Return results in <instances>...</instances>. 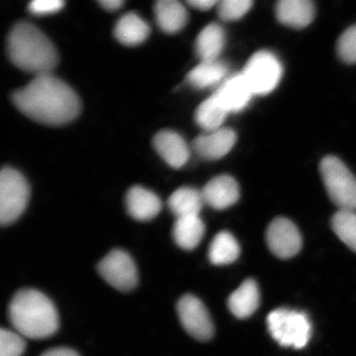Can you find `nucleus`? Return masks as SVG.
I'll use <instances>...</instances> for the list:
<instances>
[{
  "instance_id": "f257e3e1",
  "label": "nucleus",
  "mask_w": 356,
  "mask_h": 356,
  "mask_svg": "<svg viewBox=\"0 0 356 356\" xmlns=\"http://www.w3.org/2000/svg\"><path fill=\"white\" fill-rule=\"evenodd\" d=\"M13 102L25 116L44 125H64L81 113V100L74 89L51 74L35 76L13 93Z\"/></svg>"
},
{
  "instance_id": "f03ea898",
  "label": "nucleus",
  "mask_w": 356,
  "mask_h": 356,
  "mask_svg": "<svg viewBox=\"0 0 356 356\" xmlns=\"http://www.w3.org/2000/svg\"><path fill=\"white\" fill-rule=\"evenodd\" d=\"M7 51L14 65L35 76L51 74L57 67V49L36 26L20 22L7 39Z\"/></svg>"
},
{
  "instance_id": "7ed1b4c3",
  "label": "nucleus",
  "mask_w": 356,
  "mask_h": 356,
  "mask_svg": "<svg viewBox=\"0 0 356 356\" xmlns=\"http://www.w3.org/2000/svg\"><path fill=\"white\" fill-rule=\"evenodd\" d=\"M8 316L15 332L27 339L53 336L60 325L53 302L43 293L30 288L15 293L9 304Z\"/></svg>"
},
{
  "instance_id": "20e7f679",
  "label": "nucleus",
  "mask_w": 356,
  "mask_h": 356,
  "mask_svg": "<svg viewBox=\"0 0 356 356\" xmlns=\"http://www.w3.org/2000/svg\"><path fill=\"white\" fill-rule=\"evenodd\" d=\"M320 173L332 202L339 210L356 212V177L343 161L334 156H325Z\"/></svg>"
},
{
  "instance_id": "39448f33",
  "label": "nucleus",
  "mask_w": 356,
  "mask_h": 356,
  "mask_svg": "<svg viewBox=\"0 0 356 356\" xmlns=\"http://www.w3.org/2000/svg\"><path fill=\"white\" fill-rule=\"evenodd\" d=\"M267 327L273 339L282 346L303 348L311 337V323L302 312L277 309L267 317Z\"/></svg>"
},
{
  "instance_id": "423d86ee",
  "label": "nucleus",
  "mask_w": 356,
  "mask_h": 356,
  "mask_svg": "<svg viewBox=\"0 0 356 356\" xmlns=\"http://www.w3.org/2000/svg\"><path fill=\"white\" fill-rule=\"evenodd\" d=\"M30 198V186L18 170L2 168L0 173V222L8 226L24 212Z\"/></svg>"
},
{
  "instance_id": "0eeeda50",
  "label": "nucleus",
  "mask_w": 356,
  "mask_h": 356,
  "mask_svg": "<svg viewBox=\"0 0 356 356\" xmlns=\"http://www.w3.org/2000/svg\"><path fill=\"white\" fill-rule=\"evenodd\" d=\"M241 74L254 95H266L277 88L282 79L283 67L271 51H259L250 57Z\"/></svg>"
},
{
  "instance_id": "6e6552de",
  "label": "nucleus",
  "mask_w": 356,
  "mask_h": 356,
  "mask_svg": "<svg viewBox=\"0 0 356 356\" xmlns=\"http://www.w3.org/2000/svg\"><path fill=\"white\" fill-rule=\"evenodd\" d=\"M98 273L110 286L128 292L137 286V266L132 257L121 250L110 252L98 264Z\"/></svg>"
},
{
  "instance_id": "1a4fd4ad",
  "label": "nucleus",
  "mask_w": 356,
  "mask_h": 356,
  "mask_svg": "<svg viewBox=\"0 0 356 356\" xmlns=\"http://www.w3.org/2000/svg\"><path fill=\"white\" fill-rule=\"evenodd\" d=\"M177 314L185 331L194 339L205 341L214 334L209 312L202 302L193 295H184L177 303Z\"/></svg>"
},
{
  "instance_id": "9d476101",
  "label": "nucleus",
  "mask_w": 356,
  "mask_h": 356,
  "mask_svg": "<svg viewBox=\"0 0 356 356\" xmlns=\"http://www.w3.org/2000/svg\"><path fill=\"white\" fill-rule=\"evenodd\" d=\"M266 241L271 252L280 259L294 257L302 247L298 228L285 218H277L271 222L267 229Z\"/></svg>"
},
{
  "instance_id": "9b49d317",
  "label": "nucleus",
  "mask_w": 356,
  "mask_h": 356,
  "mask_svg": "<svg viewBox=\"0 0 356 356\" xmlns=\"http://www.w3.org/2000/svg\"><path fill=\"white\" fill-rule=\"evenodd\" d=\"M236 134L229 128H220L196 138L193 142L194 151L207 161L224 158L235 146Z\"/></svg>"
},
{
  "instance_id": "f8f14e48",
  "label": "nucleus",
  "mask_w": 356,
  "mask_h": 356,
  "mask_svg": "<svg viewBox=\"0 0 356 356\" xmlns=\"http://www.w3.org/2000/svg\"><path fill=\"white\" fill-rule=\"evenodd\" d=\"M201 192L204 203L217 210L227 209L240 199V186L235 178L229 175L213 178Z\"/></svg>"
},
{
  "instance_id": "ddd939ff",
  "label": "nucleus",
  "mask_w": 356,
  "mask_h": 356,
  "mask_svg": "<svg viewBox=\"0 0 356 356\" xmlns=\"http://www.w3.org/2000/svg\"><path fill=\"white\" fill-rule=\"evenodd\" d=\"M214 95L229 113H236L248 106L254 93L243 74H238L225 79L224 83L215 91Z\"/></svg>"
},
{
  "instance_id": "4468645a",
  "label": "nucleus",
  "mask_w": 356,
  "mask_h": 356,
  "mask_svg": "<svg viewBox=\"0 0 356 356\" xmlns=\"http://www.w3.org/2000/svg\"><path fill=\"white\" fill-rule=\"evenodd\" d=\"M153 145L159 156L173 168H182L189 159V147L184 138L173 131H161Z\"/></svg>"
},
{
  "instance_id": "2eb2a0df",
  "label": "nucleus",
  "mask_w": 356,
  "mask_h": 356,
  "mask_svg": "<svg viewBox=\"0 0 356 356\" xmlns=\"http://www.w3.org/2000/svg\"><path fill=\"white\" fill-rule=\"evenodd\" d=\"M275 14L281 24L303 29L315 18V6L310 0H280L276 4Z\"/></svg>"
},
{
  "instance_id": "dca6fc26",
  "label": "nucleus",
  "mask_w": 356,
  "mask_h": 356,
  "mask_svg": "<svg viewBox=\"0 0 356 356\" xmlns=\"http://www.w3.org/2000/svg\"><path fill=\"white\" fill-rule=\"evenodd\" d=\"M128 213L138 221H149L161 212L163 204L154 192L142 186H134L126 196Z\"/></svg>"
},
{
  "instance_id": "f3484780",
  "label": "nucleus",
  "mask_w": 356,
  "mask_h": 356,
  "mask_svg": "<svg viewBox=\"0 0 356 356\" xmlns=\"http://www.w3.org/2000/svg\"><path fill=\"white\" fill-rule=\"evenodd\" d=\"M156 22L163 32H179L188 21L186 9L177 0H159L154 6Z\"/></svg>"
},
{
  "instance_id": "a211bd4d",
  "label": "nucleus",
  "mask_w": 356,
  "mask_h": 356,
  "mask_svg": "<svg viewBox=\"0 0 356 356\" xmlns=\"http://www.w3.org/2000/svg\"><path fill=\"white\" fill-rule=\"evenodd\" d=\"M259 289L254 280H248L241 285L229 296L228 306L229 311L236 318L250 317L259 308Z\"/></svg>"
},
{
  "instance_id": "6ab92c4d",
  "label": "nucleus",
  "mask_w": 356,
  "mask_h": 356,
  "mask_svg": "<svg viewBox=\"0 0 356 356\" xmlns=\"http://www.w3.org/2000/svg\"><path fill=\"white\" fill-rule=\"evenodd\" d=\"M225 37L224 29L216 23H211L198 35L196 39V54L200 58L201 62H211L219 60L222 49H224Z\"/></svg>"
},
{
  "instance_id": "aec40b11",
  "label": "nucleus",
  "mask_w": 356,
  "mask_h": 356,
  "mask_svg": "<svg viewBox=\"0 0 356 356\" xmlns=\"http://www.w3.org/2000/svg\"><path fill=\"white\" fill-rule=\"evenodd\" d=\"M205 233V225L199 216L177 218L173 240L178 247L191 250L197 247Z\"/></svg>"
},
{
  "instance_id": "412c9836",
  "label": "nucleus",
  "mask_w": 356,
  "mask_h": 356,
  "mask_svg": "<svg viewBox=\"0 0 356 356\" xmlns=\"http://www.w3.org/2000/svg\"><path fill=\"white\" fill-rule=\"evenodd\" d=\"M114 35L120 43L126 46H137L146 41L149 27L139 15L128 13L115 26Z\"/></svg>"
},
{
  "instance_id": "4be33fe9",
  "label": "nucleus",
  "mask_w": 356,
  "mask_h": 356,
  "mask_svg": "<svg viewBox=\"0 0 356 356\" xmlns=\"http://www.w3.org/2000/svg\"><path fill=\"white\" fill-rule=\"evenodd\" d=\"M227 74L228 67L221 60L201 62L197 67L188 72L186 81L196 88H208L218 83H224Z\"/></svg>"
},
{
  "instance_id": "5701e85b",
  "label": "nucleus",
  "mask_w": 356,
  "mask_h": 356,
  "mask_svg": "<svg viewBox=\"0 0 356 356\" xmlns=\"http://www.w3.org/2000/svg\"><path fill=\"white\" fill-rule=\"evenodd\" d=\"M202 192L192 187H181L168 199V207L177 218L199 216L202 209Z\"/></svg>"
},
{
  "instance_id": "b1692460",
  "label": "nucleus",
  "mask_w": 356,
  "mask_h": 356,
  "mask_svg": "<svg viewBox=\"0 0 356 356\" xmlns=\"http://www.w3.org/2000/svg\"><path fill=\"white\" fill-rule=\"evenodd\" d=\"M229 114L228 110L213 95L199 105L195 112V120L206 132H213L222 128Z\"/></svg>"
},
{
  "instance_id": "393cba45",
  "label": "nucleus",
  "mask_w": 356,
  "mask_h": 356,
  "mask_svg": "<svg viewBox=\"0 0 356 356\" xmlns=\"http://www.w3.org/2000/svg\"><path fill=\"white\" fill-rule=\"evenodd\" d=\"M241 250L235 236L221 232L213 238L209 248V259L215 266H226L238 259Z\"/></svg>"
},
{
  "instance_id": "a878e982",
  "label": "nucleus",
  "mask_w": 356,
  "mask_h": 356,
  "mask_svg": "<svg viewBox=\"0 0 356 356\" xmlns=\"http://www.w3.org/2000/svg\"><path fill=\"white\" fill-rule=\"evenodd\" d=\"M332 227L336 235L348 248L356 252V212L337 211L332 217Z\"/></svg>"
},
{
  "instance_id": "bb28decb",
  "label": "nucleus",
  "mask_w": 356,
  "mask_h": 356,
  "mask_svg": "<svg viewBox=\"0 0 356 356\" xmlns=\"http://www.w3.org/2000/svg\"><path fill=\"white\" fill-rule=\"evenodd\" d=\"M252 0H222L217 6L219 17L224 21L241 19L252 6Z\"/></svg>"
},
{
  "instance_id": "cd10ccee",
  "label": "nucleus",
  "mask_w": 356,
  "mask_h": 356,
  "mask_svg": "<svg viewBox=\"0 0 356 356\" xmlns=\"http://www.w3.org/2000/svg\"><path fill=\"white\" fill-rule=\"evenodd\" d=\"M26 348L25 337L17 332L2 329L0 332V356H21Z\"/></svg>"
},
{
  "instance_id": "c85d7f7f",
  "label": "nucleus",
  "mask_w": 356,
  "mask_h": 356,
  "mask_svg": "<svg viewBox=\"0 0 356 356\" xmlns=\"http://www.w3.org/2000/svg\"><path fill=\"white\" fill-rule=\"evenodd\" d=\"M337 51L346 64H356V25L346 29L337 40Z\"/></svg>"
},
{
  "instance_id": "c756f323",
  "label": "nucleus",
  "mask_w": 356,
  "mask_h": 356,
  "mask_svg": "<svg viewBox=\"0 0 356 356\" xmlns=\"http://www.w3.org/2000/svg\"><path fill=\"white\" fill-rule=\"evenodd\" d=\"M65 6L60 0H36L29 4L30 13L35 15H49L60 11Z\"/></svg>"
},
{
  "instance_id": "7c9ffc66",
  "label": "nucleus",
  "mask_w": 356,
  "mask_h": 356,
  "mask_svg": "<svg viewBox=\"0 0 356 356\" xmlns=\"http://www.w3.org/2000/svg\"><path fill=\"white\" fill-rule=\"evenodd\" d=\"M187 3L198 10L207 11L210 10L212 7L217 6L219 1H216V0H189Z\"/></svg>"
},
{
  "instance_id": "2f4dec72",
  "label": "nucleus",
  "mask_w": 356,
  "mask_h": 356,
  "mask_svg": "<svg viewBox=\"0 0 356 356\" xmlns=\"http://www.w3.org/2000/svg\"><path fill=\"white\" fill-rule=\"evenodd\" d=\"M40 356H79L76 351L67 348H51Z\"/></svg>"
},
{
  "instance_id": "473e14b6",
  "label": "nucleus",
  "mask_w": 356,
  "mask_h": 356,
  "mask_svg": "<svg viewBox=\"0 0 356 356\" xmlns=\"http://www.w3.org/2000/svg\"><path fill=\"white\" fill-rule=\"evenodd\" d=\"M100 6L108 11H116L120 9L124 4L122 0H100Z\"/></svg>"
}]
</instances>
